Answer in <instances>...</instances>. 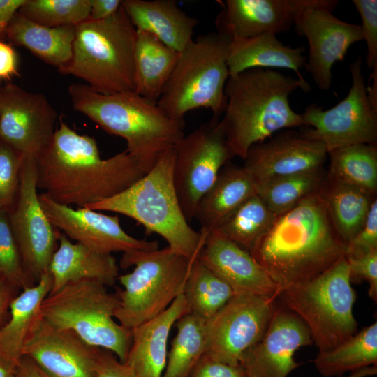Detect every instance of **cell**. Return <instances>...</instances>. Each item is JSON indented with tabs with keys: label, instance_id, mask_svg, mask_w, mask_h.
<instances>
[{
	"label": "cell",
	"instance_id": "6da1fadb",
	"mask_svg": "<svg viewBox=\"0 0 377 377\" xmlns=\"http://www.w3.org/2000/svg\"><path fill=\"white\" fill-rule=\"evenodd\" d=\"M37 186L56 202L85 207L112 198L147 172L126 149L101 158L96 140L59 119L52 140L36 158Z\"/></svg>",
	"mask_w": 377,
	"mask_h": 377
},
{
	"label": "cell",
	"instance_id": "7a4b0ae2",
	"mask_svg": "<svg viewBox=\"0 0 377 377\" xmlns=\"http://www.w3.org/2000/svg\"><path fill=\"white\" fill-rule=\"evenodd\" d=\"M346 252L347 244L332 222L322 189L278 216L249 250L279 293L317 277L345 258Z\"/></svg>",
	"mask_w": 377,
	"mask_h": 377
},
{
	"label": "cell",
	"instance_id": "3957f363",
	"mask_svg": "<svg viewBox=\"0 0 377 377\" xmlns=\"http://www.w3.org/2000/svg\"><path fill=\"white\" fill-rule=\"evenodd\" d=\"M298 88L308 92L297 77L271 68H251L229 76L219 125L232 158L243 159L253 145L279 131L305 126L289 102V96Z\"/></svg>",
	"mask_w": 377,
	"mask_h": 377
},
{
	"label": "cell",
	"instance_id": "277c9868",
	"mask_svg": "<svg viewBox=\"0 0 377 377\" xmlns=\"http://www.w3.org/2000/svg\"><path fill=\"white\" fill-rule=\"evenodd\" d=\"M68 92L74 110L124 139L126 150L147 172L184 135V121L171 119L157 103L135 91L103 94L85 84H73Z\"/></svg>",
	"mask_w": 377,
	"mask_h": 377
},
{
	"label": "cell",
	"instance_id": "5b68a950",
	"mask_svg": "<svg viewBox=\"0 0 377 377\" xmlns=\"http://www.w3.org/2000/svg\"><path fill=\"white\" fill-rule=\"evenodd\" d=\"M174 163L172 148L128 188L85 208L128 216L143 226L147 233L161 236L172 251L195 260L207 234L193 229L183 214L174 184Z\"/></svg>",
	"mask_w": 377,
	"mask_h": 377
},
{
	"label": "cell",
	"instance_id": "8992f818",
	"mask_svg": "<svg viewBox=\"0 0 377 377\" xmlns=\"http://www.w3.org/2000/svg\"><path fill=\"white\" fill-rule=\"evenodd\" d=\"M136 34L121 5L106 19L88 18L75 26L71 58L59 71L82 80L100 94L135 91Z\"/></svg>",
	"mask_w": 377,
	"mask_h": 377
},
{
	"label": "cell",
	"instance_id": "52a82bcc",
	"mask_svg": "<svg viewBox=\"0 0 377 377\" xmlns=\"http://www.w3.org/2000/svg\"><path fill=\"white\" fill-rule=\"evenodd\" d=\"M231 39L217 32L200 35L180 52L157 104L171 119L184 121L198 108L220 119L227 103L225 87L230 76L227 54Z\"/></svg>",
	"mask_w": 377,
	"mask_h": 377
},
{
	"label": "cell",
	"instance_id": "ba28073f",
	"mask_svg": "<svg viewBox=\"0 0 377 377\" xmlns=\"http://www.w3.org/2000/svg\"><path fill=\"white\" fill-rule=\"evenodd\" d=\"M193 261L168 246L123 253L120 266L134 269L118 276L124 288L116 293L119 300L117 321L132 330L163 312L183 293Z\"/></svg>",
	"mask_w": 377,
	"mask_h": 377
},
{
	"label": "cell",
	"instance_id": "9c48e42d",
	"mask_svg": "<svg viewBox=\"0 0 377 377\" xmlns=\"http://www.w3.org/2000/svg\"><path fill=\"white\" fill-rule=\"evenodd\" d=\"M356 295L343 258L317 277L282 290L276 299L307 326L318 351L332 349L358 332Z\"/></svg>",
	"mask_w": 377,
	"mask_h": 377
},
{
	"label": "cell",
	"instance_id": "30bf717a",
	"mask_svg": "<svg viewBox=\"0 0 377 377\" xmlns=\"http://www.w3.org/2000/svg\"><path fill=\"white\" fill-rule=\"evenodd\" d=\"M119 306L117 294L94 280L70 283L43 300L40 315L51 324L72 330L89 345L109 350L125 362L131 330L114 318Z\"/></svg>",
	"mask_w": 377,
	"mask_h": 377
},
{
	"label": "cell",
	"instance_id": "8fae6325",
	"mask_svg": "<svg viewBox=\"0 0 377 377\" xmlns=\"http://www.w3.org/2000/svg\"><path fill=\"white\" fill-rule=\"evenodd\" d=\"M359 56L350 66L352 84L347 96L336 105L323 110L309 105L301 114L305 126L302 133L323 142L327 152L348 145H377V109L370 102Z\"/></svg>",
	"mask_w": 377,
	"mask_h": 377
},
{
	"label": "cell",
	"instance_id": "7c38bea8",
	"mask_svg": "<svg viewBox=\"0 0 377 377\" xmlns=\"http://www.w3.org/2000/svg\"><path fill=\"white\" fill-rule=\"evenodd\" d=\"M173 149L174 184L183 214L189 223L195 219L201 198L232 157L219 119L213 117L184 135Z\"/></svg>",
	"mask_w": 377,
	"mask_h": 377
},
{
	"label": "cell",
	"instance_id": "4fadbf2b",
	"mask_svg": "<svg viewBox=\"0 0 377 377\" xmlns=\"http://www.w3.org/2000/svg\"><path fill=\"white\" fill-rule=\"evenodd\" d=\"M37 189L36 158L24 156L17 194L8 212L24 269L34 283L48 270L60 235L45 215Z\"/></svg>",
	"mask_w": 377,
	"mask_h": 377
},
{
	"label": "cell",
	"instance_id": "5bb4252c",
	"mask_svg": "<svg viewBox=\"0 0 377 377\" xmlns=\"http://www.w3.org/2000/svg\"><path fill=\"white\" fill-rule=\"evenodd\" d=\"M334 0H309L295 15L293 24L306 38L309 57L304 66L321 90L332 86V68L343 59L349 47L363 40L360 24L348 23L332 15Z\"/></svg>",
	"mask_w": 377,
	"mask_h": 377
},
{
	"label": "cell",
	"instance_id": "9a60e30c",
	"mask_svg": "<svg viewBox=\"0 0 377 377\" xmlns=\"http://www.w3.org/2000/svg\"><path fill=\"white\" fill-rule=\"evenodd\" d=\"M276 299L253 294H235L206 320V351L209 358L239 366L242 355L264 334Z\"/></svg>",
	"mask_w": 377,
	"mask_h": 377
},
{
	"label": "cell",
	"instance_id": "2e32d148",
	"mask_svg": "<svg viewBox=\"0 0 377 377\" xmlns=\"http://www.w3.org/2000/svg\"><path fill=\"white\" fill-rule=\"evenodd\" d=\"M58 114L47 97L7 82L0 86V140L37 158L49 145Z\"/></svg>",
	"mask_w": 377,
	"mask_h": 377
},
{
	"label": "cell",
	"instance_id": "e0dca14e",
	"mask_svg": "<svg viewBox=\"0 0 377 377\" xmlns=\"http://www.w3.org/2000/svg\"><path fill=\"white\" fill-rule=\"evenodd\" d=\"M312 343L310 331L304 323L275 300L264 334L244 353L239 365L246 377H287L302 364L294 360L295 353Z\"/></svg>",
	"mask_w": 377,
	"mask_h": 377
},
{
	"label": "cell",
	"instance_id": "ac0fdd59",
	"mask_svg": "<svg viewBox=\"0 0 377 377\" xmlns=\"http://www.w3.org/2000/svg\"><path fill=\"white\" fill-rule=\"evenodd\" d=\"M98 349L72 330L51 324L38 312L22 356L31 359L49 377H96Z\"/></svg>",
	"mask_w": 377,
	"mask_h": 377
},
{
	"label": "cell",
	"instance_id": "d6986e66",
	"mask_svg": "<svg viewBox=\"0 0 377 377\" xmlns=\"http://www.w3.org/2000/svg\"><path fill=\"white\" fill-rule=\"evenodd\" d=\"M42 208L56 228L68 238L97 251L110 253L158 249L157 241L137 239L121 228L119 217L85 207L74 209L54 202L44 193L38 195Z\"/></svg>",
	"mask_w": 377,
	"mask_h": 377
},
{
	"label": "cell",
	"instance_id": "ffe728a7",
	"mask_svg": "<svg viewBox=\"0 0 377 377\" xmlns=\"http://www.w3.org/2000/svg\"><path fill=\"white\" fill-rule=\"evenodd\" d=\"M327 156L323 142L308 139L302 133L283 131L253 145L242 166L258 188L275 178L323 168Z\"/></svg>",
	"mask_w": 377,
	"mask_h": 377
},
{
	"label": "cell",
	"instance_id": "44dd1931",
	"mask_svg": "<svg viewBox=\"0 0 377 377\" xmlns=\"http://www.w3.org/2000/svg\"><path fill=\"white\" fill-rule=\"evenodd\" d=\"M198 258L227 283L235 294L276 299L279 293L276 284L249 251L215 233L207 235Z\"/></svg>",
	"mask_w": 377,
	"mask_h": 377
},
{
	"label": "cell",
	"instance_id": "7402d4cb",
	"mask_svg": "<svg viewBox=\"0 0 377 377\" xmlns=\"http://www.w3.org/2000/svg\"><path fill=\"white\" fill-rule=\"evenodd\" d=\"M308 0H226L215 20L216 32L230 39L288 32Z\"/></svg>",
	"mask_w": 377,
	"mask_h": 377
},
{
	"label": "cell",
	"instance_id": "603a6c76",
	"mask_svg": "<svg viewBox=\"0 0 377 377\" xmlns=\"http://www.w3.org/2000/svg\"><path fill=\"white\" fill-rule=\"evenodd\" d=\"M189 312L182 294L163 312L133 328L124 363L140 377H162L170 330L182 316Z\"/></svg>",
	"mask_w": 377,
	"mask_h": 377
},
{
	"label": "cell",
	"instance_id": "cb8c5ba5",
	"mask_svg": "<svg viewBox=\"0 0 377 377\" xmlns=\"http://www.w3.org/2000/svg\"><path fill=\"white\" fill-rule=\"evenodd\" d=\"M59 242L48 267L52 279L50 293L82 280L97 281L105 286L115 283L119 276V267L112 254L97 251L78 242L73 243L64 234H60Z\"/></svg>",
	"mask_w": 377,
	"mask_h": 377
},
{
	"label": "cell",
	"instance_id": "d4e9b609",
	"mask_svg": "<svg viewBox=\"0 0 377 377\" xmlns=\"http://www.w3.org/2000/svg\"><path fill=\"white\" fill-rule=\"evenodd\" d=\"M136 30L149 33L181 52L193 40L198 19L188 15L174 0H121Z\"/></svg>",
	"mask_w": 377,
	"mask_h": 377
},
{
	"label": "cell",
	"instance_id": "484cf974",
	"mask_svg": "<svg viewBox=\"0 0 377 377\" xmlns=\"http://www.w3.org/2000/svg\"><path fill=\"white\" fill-rule=\"evenodd\" d=\"M304 46L284 45L274 34L267 33L247 38L231 40L227 54L230 75L251 68H287L293 71L307 91L309 84L300 69L306 64Z\"/></svg>",
	"mask_w": 377,
	"mask_h": 377
},
{
	"label": "cell",
	"instance_id": "4316f807",
	"mask_svg": "<svg viewBox=\"0 0 377 377\" xmlns=\"http://www.w3.org/2000/svg\"><path fill=\"white\" fill-rule=\"evenodd\" d=\"M257 193V185L243 168L227 162L214 183L201 198L195 218L209 234L243 202Z\"/></svg>",
	"mask_w": 377,
	"mask_h": 377
},
{
	"label": "cell",
	"instance_id": "83f0119b",
	"mask_svg": "<svg viewBox=\"0 0 377 377\" xmlns=\"http://www.w3.org/2000/svg\"><path fill=\"white\" fill-rule=\"evenodd\" d=\"M4 36L10 45L25 47L45 63L59 70L71 58L75 26L45 27L17 11L10 20Z\"/></svg>",
	"mask_w": 377,
	"mask_h": 377
},
{
	"label": "cell",
	"instance_id": "f1b7e54d",
	"mask_svg": "<svg viewBox=\"0 0 377 377\" xmlns=\"http://www.w3.org/2000/svg\"><path fill=\"white\" fill-rule=\"evenodd\" d=\"M52 279L48 270L38 281L27 288L12 301L9 318L0 327V359L17 366L33 322L43 300L50 293Z\"/></svg>",
	"mask_w": 377,
	"mask_h": 377
},
{
	"label": "cell",
	"instance_id": "f546056e",
	"mask_svg": "<svg viewBox=\"0 0 377 377\" xmlns=\"http://www.w3.org/2000/svg\"><path fill=\"white\" fill-rule=\"evenodd\" d=\"M179 54L156 36L137 30L134 52L135 92L157 103Z\"/></svg>",
	"mask_w": 377,
	"mask_h": 377
},
{
	"label": "cell",
	"instance_id": "4dcf8cb0",
	"mask_svg": "<svg viewBox=\"0 0 377 377\" xmlns=\"http://www.w3.org/2000/svg\"><path fill=\"white\" fill-rule=\"evenodd\" d=\"M322 194L332 222L347 244L362 228L376 195L328 178Z\"/></svg>",
	"mask_w": 377,
	"mask_h": 377
},
{
	"label": "cell",
	"instance_id": "1f68e13d",
	"mask_svg": "<svg viewBox=\"0 0 377 377\" xmlns=\"http://www.w3.org/2000/svg\"><path fill=\"white\" fill-rule=\"evenodd\" d=\"M313 362L325 377H339L346 372L376 366L377 322L364 327L339 346L318 351Z\"/></svg>",
	"mask_w": 377,
	"mask_h": 377
},
{
	"label": "cell",
	"instance_id": "d6a6232c",
	"mask_svg": "<svg viewBox=\"0 0 377 377\" xmlns=\"http://www.w3.org/2000/svg\"><path fill=\"white\" fill-rule=\"evenodd\" d=\"M327 154L330 165L327 178L376 195L377 145H348L332 149Z\"/></svg>",
	"mask_w": 377,
	"mask_h": 377
},
{
	"label": "cell",
	"instance_id": "836d02e7",
	"mask_svg": "<svg viewBox=\"0 0 377 377\" xmlns=\"http://www.w3.org/2000/svg\"><path fill=\"white\" fill-rule=\"evenodd\" d=\"M277 216L256 193L239 205L210 232L226 238L249 251L272 227Z\"/></svg>",
	"mask_w": 377,
	"mask_h": 377
},
{
	"label": "cell",
	"instance_id": "e575fe53",
	"mask_svg": "<svg viewBox=\"0 0 377 377\" xmlns=\"http://www.w3.org/2000/svg\"><path fill=\"white\" fill-rule=\"evenodd\" d=\"M206 320L191 312L175 323L162 377H189L206 351Z\"/></svg>",
	"mask_w": 377,
	"mask_h": 377
},
{
	"label": "cell",
	"instance_id": "d590c367",
	"mask_svg": "<svg viewBox=\"0 0 377 377\" xmlns=\"http://www.w3.org/2000/svg\"><path fill=\"white\" fill-rule=\"evenodd\" d=\"M182 294L190 312L208 320L235 293L227 283L196 258L191 266Z\"/></svg>",
	"mask_w": 377,
	"mask_h": 377
},
{
	"label": "cell",
	"instance_id": "8d00e7d4",
	"mask_svg": "<svg viewBox=\"0 0 377 377\" xmlns=\"http://www.w3.org/2000/svg\"><path fill=\"white\" fill-rule=\"evenodd\" d=\"M327 179L324 168L283 176L269 180L257 188V194L269 209L279 216L309 195L319 191Z\"/></svg>",
	"mask_w": 377,
	"mask_h": 377
},
{
	"label": "cell",
	"instance_id": "74e56055",
	"mask_svg": "<svg viewBox=\"0 0 377 377\" xmlns=\"http://www.w3.org/2000/svg\"><path fill=\"white\" fill-rule=\"evenodd\" d=\"M18 12L48 27L76 26L89 17V0H26Z\"/></svg>",
	"mask_w": 377,
	"mask_h": 377
},
{
	"label": "cell",
	"instance_id": "f35d334b",
	"mask_svg": "<svg viewBox=\"0 0 377 377\" xmlns=\"http://www.w3.org/2000/svg\"><path fill=\"white\" fill-rule=\"evenodd\" d=\"M0 275L18 289L35 284L24 269L8 212L4 209H0Z\"/></svg>",
	"mask_w": 377,
	"mask_h": 377
},
{
	"label": "cell",
	"instance_id": "ab89813d",
	"mask_svg": "<svg viewBox=\"0 0 377 377\" xmlns=\"http://www.w3.org/2000/svg\"><path fill=\"white\" fill-rule=\"evenodd\" d=\"M24 157L0 140V209L8 212L15 202Z\"/></svg>",
	"mask_w": 377,
	"mask_h": 377
},
{
	"label": "cell",
	"instance_id": "60d3db41",
	"mask_svg": "<svg viewBox=\"0 0 377 377\" xmlns=\"http://www.w3.org/2000/svg\"><path fill=\"white\" fill-rule=\"evenodd\" d=\"M362 19L363 40L366 42L367 65L370 69L377 67V1L353 0Z\"/></svg>",
	"mask_w": 377,
	"mask_h": 377
},
{
	"label": "cell",
	"instance_id": "b9f144b4",
	"mask_svg": "<svg viewBox=\"0 0 377 377\" xmlns=\"http://www.w3.org/2000/svg\"><path fill=\"white\" fill-rule=\"evenodd\" d=\"M377 250V198L373 201L365 223L358 234L347 244L346 258H354Z\"/></svg>",
	"mask_w": 377,
	"mask_h": 377
},
{
	"label": "cell",
	"instance_id": "7bdbcfd3",
	"mask_svg": "<svg viewBox=\"0 0 377 377\" xmlns=\"http://www.w3.org/2000/svg\"><path fill=\"white\" fill-rule=\"evenodd\" d=\"M350 280L363 279L369 284V296L377 301V250L358 258H346Z\"/></svg>",
	"mask_w": 377,
	"mask_h": 377
},
{
	"label": "cell",
	"instance_id": "ee69618b",
	"mask_svg": "<svg viewBox=\"0 0 377 377\" xmlns=\"http://www.w3.org/2000/svg\"><path fill=\"white\" fill-rule=\"evenodd\" d=\"M96 377H140L112 352L99 348L96 364Z\"/></svg>",
	"mask_w": 377,
	"mask_h": 377
},
{
	"label": "cell",
	"instance_id": "f6af8a7d",
	"mask_svg": "<svg viewBox=\"0 0 377 377\" xmlns=\"http://www.w3.org/2000/svg\"><path fill=\"white\" fill-rule=\"evenodd\" d=\"M189 377H246L243 368L213 360L203 355Z\"/></svg>",
	"mask_w": 377,
	"mask_h": 377
},
{
	"label": "cell",
	"instance_id": "bcb514c9",
	"mask_svg": "<svg viewBox=\"0 0 377 377\" xmlns=\"http://www.w3.org/2000/svg\"><path fill=\"white\" fill-rule=\"evenodd\" d=\"M19 76L18 61L12 45L0 39V83Z\"/></svg>",
	"mask_w": 377,
	"mask_h": 377
},
{
	"label": "cell",
	"instance_id": "7dc6e473",
	"mask_svg": "<svg viewBox=\"0 0 377 377\" xmlns=\"http://www.w3.org/2000/svg\"><path fill=\"white\" fill-rule=\"evenodd\" d=\"M90 12L89 19L102 20L114 15L120 8L121 0H89Z\"/></svg>",
	"mask_w": 377,
	"mask_h": 377
},
{
	"label": "cell",
	"instance_id": "c3c4849f",
	"mask_svg": "<svg viewBox=\"0 0 377 377\" xmlns=\"http://www.w3.org/2000/svg\"><path fill=\"white\" fill-rule=\"evenodd\" d=\"M17 290H19L4 277L0 275V327L2 323L9 311L10 305L13 300L17 295Z\"/></svg>",
	"mask_w": 377,
	"mask_h": 377
},
{
	"label": "cell",
	"instance_id": "681fc988",
	"mask_svg": "<svg viewBox=\"0 0 377 377\" xmlns=\"http://www.w3.org/2000/svg\"><path fill=\"white\" fill-rule=\"evenodd\" d=\"M26 0H0V38L4 36L6 28Z\"/></svg>",
	"mask_w": 377,
	"mask_h": 377
},
{
	"label": "cell",
	"instance_id": "f907efd6",
	"mask_svg": "<svg viewBox=\"0 0 377 377\" xmlns=\"http://www.w3.org/2000/svg\"><path fill=\"white\" fill-rule=\"evenodd\" d=\"M19 377H49L31 359L23 356L17 367Z\"/></svg>",
	"mask_w": 377,
	"mask_h": 377
},
{
	"label": "cell",
	"instance_id": "816d5d0a",
	"mask_svg": "<svg viewBox=\"0 0 377 377\" xmlns=\"http://www.w3.org/2000/svg\"><path fill=\"white\" fill-rule=\"evenodd\" d=\"M367 91L370 102L377 109V67L372 69Z\"/></svg>",
	"mask_w": 377,
	"mask_h": 377
},
{
	"label": "cell",
	"instance_id": "f5cc1de1",
	"mask_svg": "<svg viewBox=\"0 0 377 377\" xmlns=\"http://www.w3.org/2000/svg\"><path fill=\"white\" fill-rule=\"evenodd\" d=\"M17 366L0 359V377H13L17 373Z\"/></svg>",
	"mask_w": 377,
	"mask_h": 377
},
{
	"label": "cell",
	"instance_id": "db71d44e",
	"mask_svg": "<svg viewBox=\"0 0 377 377\" xmlns=\"http://www.w3.org/2000/svg\"><path fill=\"white\" fill-rule=\"evenodd\" d=\"M377 373V366H370L367 367L362 368L361 369L351 372L347 376H339V377H367L370 376H374Z\"/></svg>",
	"mask_w": 377,
	"mask_h": 377
},
{
	"label": "cell",
	"instance_id": "11a10c76",
	"mask_svg": "<svg viewBox=\"0 0 377 377\" xmlns=\"http://www.w3.org/2000/svg\"><path fill=\"white\" fill-rule=\"evenodd\" d=\"M13 377H19L17 374V373L13 376Z\"/></svg>",
	"mask_w": 377,
	"mask_h": 377
}]
</instances>
